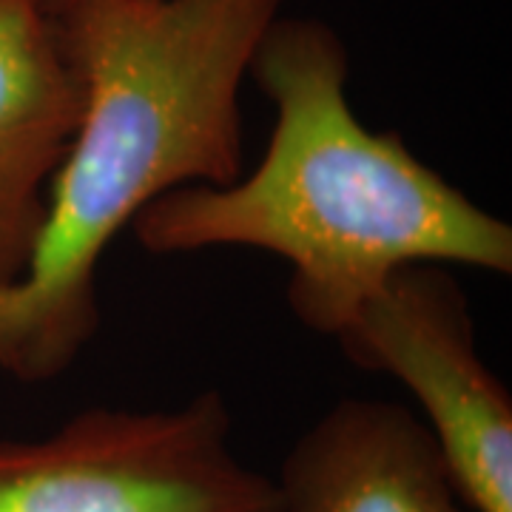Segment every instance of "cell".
Listing matches in <instances>:
<instances>
[{
    "mask_svg": "<svg viewBox=\"0 0 512 512\" xmlns=\"http://www.w3.org/2000/svg\"><path fill=\"white\" fill-rule=\"evenodd\" d=\"M288 0H72L83 111L23 274L0 285V370L52 382L100 328L103 256L151 202L242 174L239 92Z\"/></svg>",
    "mask_w": 512,
    "mask_h": 512,
    "instance_id": "cell-1",
    "label": "cell"
},
{
    "mask_svg": "<svg viewBox=\"0 0 512 512\" xmlns=\"http://www.w3.org/2000/svg\"><path fill=\"white\" fill-rule=\"evenodd\" d=\"M274 109L254 171L185 185L134 220L148 254L254 248L288 268L293 316L336 339L399 268L512 271V228L419 160L399 131H370L350 106V57L319 18L279 15L251 74Z\"/></svg>",
    "mask_w": 512,
    "mask_h": 512,
    "instance_id": "cell-2",
    "label": "cell"
},
{
    "mask_svg": "<svg viewBox=\"0 0 512 512\" xmlns=\"http://www.w3.org/2000/svg\"><path fill=\"white\" fill-rule=\"evenodd\" d=\"M0 512H279L274 478L234 447L205 390L171 410L92 407L52 436L0 441Z\"/></svg>",
    "mask_w": 512,
    "mask_h": 512,
    "instance_id": "cell-3",
    "label": "cell"
},
{
    "mask_svg": "<svg viewBox=\"0 0 512 512\" xmlns=\"http://www.w3.org/2000/svg\"><path fill=\"white\" fill-rule=\"evenodd\" d=\"M359 367L387 373L476 512H512V396L481 359L467 293L447 265L399 268L336 336Z\"/></svg>",
    "mask_w": 512,
    "mask_h": 512,
    "instance_id": "cell-4",
    "label": "cell"
},
{
    "mask_svg": "<svg viewBox=\"0 0 512 512\" xmlns=\"http://www.w3.org/2000/svg\"><path fill=\"white\" fill-rule=\"evenodd\" d=\"M279 512H476L424 421L399 402L342 399L293 441Z\"/></svg>",
    "mask_w": 512,
    "mask_h": 512,
    "instance_id": "cell-5",
    "label": "cell"
},
{
    "mask_svg": "<svg viewBox=\"0 0 512 512\" xmlns=\"http://www.w3.org/2000/svg\"><path fill=\"white\" fill-rule=\"evenodd\" d=\"M83 111L52 0H0V285L35 251L49 183Z\"/></svg>",
    "mask_w": 512,
    "mask_h": 512,
    "instance_id": "cell-6",
    "label": "cell"
},
{
    "mask_svg": "<svg viewBox=\"0 0 512 512\" xmlns=\"http://www.w3.org/2000/svg\"><path fill=\"white\" fill-rule=\"evenodd\" d=\"M52 3H55V9H63V6H66V3H72V0H52Z\"/></svg>",
    "mask_w": 512,
    "mask_h": 512,
    "instance_id": "cell-7",
    "label": "cell"
}]
</instances>
